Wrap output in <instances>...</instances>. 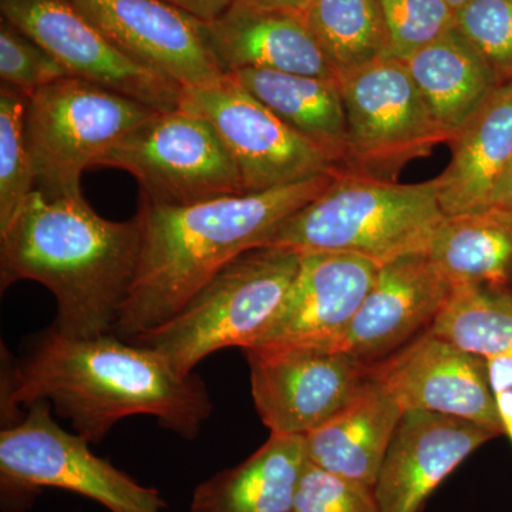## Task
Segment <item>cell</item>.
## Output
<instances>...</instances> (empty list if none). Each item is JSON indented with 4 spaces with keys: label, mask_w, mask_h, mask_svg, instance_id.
Returning <instances> with one entry per match:
<instances>
[{
    "label": "cell",
    "mask_w": 512,
    "mask_h": 512,
    "mask_svg": "<svg viewBox=\"0 0 512 512\" xmlns=\"http://www.w3.org/2000/svg\"><path fill=\"white\" fill-rule=\"evenodd\" d=\"M497 436L488 427L458 417L404 412L375 484L382 512H421L436 488Z\"/></svg>",
    "instance_id": "16"
},
{
    "label": "cell",
    "mask_w": 512,
    "mask_h": 512,
    "mask_svg": "<svg viewBox=\"0 0 512 512\" xmlns=\"http://www.w3.org/2000/svg\"><path fill=\"white\" fill-rule=\"evenodd\" d=\"M427 330L485 360L512 357V291L454 286L450 299Z\"/></svg>",
    "instance_id": "26"
},
{
    "label": "cell",
    "mask_w": 512,
    "mask_h": 512,
    "mask_svg": "<svg viewBox=\"0 0 512 512\" xmlns=\"http://www.w3.org/2000/svg\"><path fill=\"white\" fill-rule=\"evenodd\" d=\"M29 97L0 87V229L8 227L36 190L26 136Z\"/></svg>",
    "instance_id": "27"
},
{
    "label": "cell",
    "mask_w": 512,
    "mask_h": 512,
    "mask_svg": "<svg viewBox=\"0 0 512 512\" xmlns=\"http://www.w3.org/2000/svg\"><path fill=\"white\" fill-rule=\"evenodd\" d=\"M70 76L55 57L35 40L2 18L0 23V79L5 86L30 97L47 84Z\"/></svg>",
    "instance_id": "30"
},
{
    "label": "cell",
    "mask_w": 512,
    "mask_h": 512,
    "mask_svg": "<svg viewBox=\"0 0 512 512\" xmlns=\"http://www.w3.org/2000/svg\"><path fill=\"white\" fill-rule=\"evenodd\" d=\"M444 218L436 180L400 184L339 170L329 187L282 221L262 247L359 255L383 265L426 251Z\"/></svg>",
    "instance_id": "4"
},
{
    "label": "cell",
    "mask_w": 512,
    "mask_h": 512,
    "mask_svg": "<svg viewBox=\"0 0 512 512\" xmlns=\"http://www.w3.org/2000/svg\"><path fill=\"white\" fill-rule=\"evenodd\" d=\"M164 2L191 13L202 22H211L218 18L234 0H164Z\"/></svg>",
    "instance_id": "33"
},
{
    "label": "cell",
    "mask_w": 512,
    "mask_h": 512,
    "mask_svg": "<svg viewBox=\"0 0 512 512\" xmlns=\"http://www.w3.org/2000/svg\"><path fill=\"white\" fill-rule=\"evenodd\" d=\"M487 366L498 417L512 443V357H491Z\"/></svg>",
    "instance_id": "32"
},
{
    "label": "cell",
    "mask_w": 512,
    "mask_h": 512,
    "mask_svg": "<svg viewBox=\"0 0 512 512\" xmlns=\"http://www.w3.org/2000/svg\"><path fill=\"white\" fill-rule=\"evenodd\" d=\"M453 289L423 252L380 265L339 350L366 363L392 355L419 330L430 328Z\"/></svg>",
    "instance_id": "17"
},
{
    "label": "cell",
    "mask_w": 512,
    "mask_h": 512,
    "mask_svg": "<svg viewBox=\"0 0 512 512\" xmlns=\"http://www.w3.org/2000/svg\"><path fill=\"white\" fill-rule=\"evenodd\" d=\"M367 379L382 384L400 409L446 414L504 434L495 407L487 360L429 330L392 355L370 362Z\"/></svg>",
    "instance_id": "13"
},
{
    "label": "cell",
    "mask_w": 512,
    "mask_h": 512,
    "mask_svg": "<svg viewBox=\"0 0 512 512\" xmlns=\"http://www.w3.org/2000/svg\"><path fill=\"white\" fill-rule=\"evenodd\" d=\"M301 258L291 249H251L224 266L168 322L128 342L156 350L183 376L218 350L249 348L274 319Z\"/></svg>",
    "instance_id": "5"
},
{
    "label": "cell",
    "mask_w": 512,
    "mask_h": 512,
    "mask_svg": "<svg viewBox=\"0 0 512 512\" xmlns=\"http://www.w3.org/2000/svg\"><path fill=\"white\" fill-rule=\"evenodd\" d=\"M45 488L83 495L110 512H171L156 488L97 457L89 441L56 423L49 403L37 402L0 431L3 511L26 510Z\"/></svg>",
    "instance_id": "6"
},
{
    "label": "cell",
    "mask_w": 512,
    "mask_h": 512,
    "mask_svg": "<svg viewBox=\"0 0 512 512\" xmlns=\"http://www.w3.org/2000/svg\"><path fill=\"white\" fill-rule=\"evenodd\" d=\"M470 2V0H446L448 6L456 12L457 9H460L461 6L466 5V3Z\"/></svg>",
    "instance_id": "36"
},
{
    "label": "cell",
    "mask_w": 512,
    "mask_h": 512,
    "mask_svg": "<svg viewBox=\"0 0 512 512\" xmlns=\"http://www.w3.org/2000/svg\"><path fill=\"white\" fill-rule=\"evenodd\" d=\"M338 171L178 207L140 201V256L114 335L131 340L168 322L224 266L261 248L282 221L322 194Z\"/></svg>",
    "instance_id": "2"
},
{
    "label": "cell",
    "mask_w": 512,
    "mask_h": 512,
    "mask_svg": "<svg viewBox=\"0 0 512 512\" xmlns=\"http://www.w3.org/2000/svg\"><path fill=\"white\" fill-rule=\"evenodd\" d=\"M308 463L305 436L271 434L247 460L198 485L190 512H293Z\"/></svg>",
    "instance_id": "21"
},
{
    "label": "cell",
    "mask_w": 512,
    "mask_h": 512,
    "mask_svg": "<svg viewBox=\"0 0 512 512\" xmlns=\"http://www.w3.org/2000/svg\"><path fill=\"white\" fill-rule=\"evenodd\" d=\"M293 512H382L375 487L328 473L308 463Z\"/></svg>",
    "instance_id": "31"
},
{
    "label": "cell",
    "mask_w": 512,
    "mask_h": 512,
    "mask_svg": "<svg viewBox=\"0 0 512 512\" xmlns=\"http://www.w3.org/2000/svg\"><path fill=\"white\" fill-rule=\"evenodd\" d=\"M208 43L225 73L262 69L336 79L302 12L234 0L205 22Z\"/></svg>",
    "instance_id": "18"
},
{
    "label": "cell",
    "mask_w": 512,
    "mask_h": 512,
    "mask_svg": "<svg viewBox=\"0 0 512 512\" xmlns=\"http://www.w3.org/2000/svg\"><path fill=\"white\" fill-rule=\"evenodd\" d=\"M390 36V53L404 60L454 26L446 0H377Z\"/></svg>",
    "instance_id": "29"
},
{
    "label": "cell",
    "mask_w": 512,
    "mask_h": 512,
    "mask_svg": "<svg viewBox=\"0 0 512 512\" xmlns=\"http://www.w3.org/2000/svg\"><path fill=\"white\" fill-rule=\"evenodd\" d=\"M180 106L210 121L237 165L244 192H261L340 170L338 161L296 133L225 74L183 89Z\"/></svg>",
    "instance_id": "10"
},
{
    "label": "cell",
    "mask_w": 512,
    "mask_h": 512,
    "mask_svg": "<svg viewBox=\"0 0 512 512\" xmlns=\"http://www.w3.org/2000/svg\"><path fill=\"white\" fill-rule=\"evenodd\" d=\"M336 79L348 126L345 173L396 181L407 164L450 143L403 60L386 57Z\"/></svg>",
    "instance_id": "8"
},
{
    "label": "cell",
    "mask_w": 512,
    "mask_h": 512,
    "mask_svg": "<svg viewBox=\"0 0 512 512\" xmlns=\"http://www.w3.org/2000/svg\"><path fill=\"white\" fill-rule=\"evenodd\" d=\"M153 107L67 76L29 97L26 136L37 191L49 198L82 195L87 168L157 113Z\"/></svg>",
    "instance_id": "7"
},
{
    "label": "cell",
    "mask_w": 512,
    "mask_h": 512,
    "mask_svg": "<svg viewBox=\"0 0 512 512\" xmlns=\"http://www.w3.org/2000/svg\"><path fill=\"white\" fill-rule=\"evenodd\" d=\"M380 265L363 256L303 254L285 299L254 345L338 349ZM252 345V346H254Z\"/></svg>",
    "instance_id": "15"
},
{
    "label": "cell",
    "mask_w": 512,
    "mask_h": 512,
    "mask_svg": "<svg viewBox=\"0 0 512 512\" xmlns=\"http://www.w3.org/2000/svg\"><path fill=\"white\" fill-rule=\"evenodd\" d=\"M454 29L501 83L512 80V0H470L454 12Z\"/></svg>",
    "instance_id": "28"
},
{
    "label": "cell",
    "mask_w": 512,
    "mask_h": 512,
    "mask_svg": "<svg viewBox=\"0 0 512 512\" xmlns=\"http://www.w3.org/2000/svg\"><path fill=\"white\" fill-rule=\"evenodd\" d=\"M403 62L434 119L450 134L451 140L474 111L503 84L454 26Z\"/></svg>",
    "instance_id": "22"
},
{
    "label": "cell",
    "mask_w": 512,
    "mask_h": 512,
    "mask_svg": "<svg viewBox=\"0 0 512 512\" xmlns=\"http://www.w3.org/2000/svg\"><path fill=\"white\" fill-rule=\"evenodd\" d=\"M131 59L183 89L224 77L205 22L164 0H72Z\"/></svg>",
    "instance_id": "14"
},
{
    "label": "cell",
    "mask_w": 512,
    "mask_h": 512,
    "mask_svg": "<svg viewBox=\"0 0 512 512\" xmlns=\"http://www.w3.org/2000/svg\"><path fill=\"white\" fill-rule=\"evenodd\" d=\"M229 74L296 133L323 148L342 167L348 126L338 79L262 69Z\"/></svg>",
    "instance_id": "24"
},
{
    "label": "cell",
    "mask_w": 512,
    "mask_h": 512,
    "mask_svg": "<svg viewBox=\"0 0 512 512\" xmlns=\"http://www.w3.org/2000/svg\"><path fill=\"white\" fill-rule=\"evenodd\" d=\"M244 350L255 409L271 434L306 436L349 403L365 360L338 349L254 345Z\"/></svg>",
    "instance_id": "11"
},
{
    "label": "cell",
    "mask_w": 512,
    "mask_h": 512,
    "mask_svg": "<svg viewBox=\"0 0 512 512\" xmlns=\"http://www.w3.org/2000/svg\"><path fill=\"white\" fill-rule=\"evenodd\" d=\"M488 208H494V210L504 212L512 217V164L495 190L493 200Z\"/></svg>",
    "instance_id": "34"
},
{
    "label": "cell",
    "mask_w": 512,
    "mask_h": 512,
    "mask_svg": "<svg viewBox=\"0 0 512 512\" xmlns=\"http://www.w3.org/2000/svg\"><path fill=\"white\" fill-rule=\"evenodd\" d=\"M97 167L133 175L140 201L150 204L178 207L245 194L237 165L215 128L184 106L157 111L111 148Z\"/></svg>",
    "instance_id": "9"
},
{
    "label": "cell",
    "mask_w": 512,
    "mask_h": 512,
    "mask_svg": "<svg viewBox=\"0 0 512 512\" xmlns=\"http://www.w3.org/2000/svg\"><path fill=\"white\" fill-rule=\"evenodd\" d=\"M450 146V163L434 178L444 215L490 207L512 164V80L474 111Z\"/></svg>",
    "instance_id": "19"
},
{
    "label": "cell",
    "mask_w": 512,
    "mask_h": 512,
    "mask_svg": "<svg viewBox=\"0 0 512 512\" xmlns=\"http://www.w3.org/2000/svg\"><path fill=\"white\" fill-rule=\"evenodd\" d=\"M453 286L512 291V217L494 208L444 218L426 251Z\"/></svg>",
    "instance_id": "23"
},
{
    "label": "cell",
    "mask_w": 512,
    "mask_h": 512,
    "mask_svg": "<svg viewBox=\"0 0 512 512\" xmlns=\"http://www.w3.org/2000/svg\"><path fill=\"white\" fill-rule=\"evenodd\" d=\"M2 356L5 427L25 416L19 407L47 402L90 444H99L130 416L156 417L164 429L194 440L214 413L200 376L180 375L156 350L114 333L74 339L52 325L32 339L19 359Z\"/></svg>",
    "instance_id": "1"
},
{
    "label": "cell",
    "mask_w": 512,
    "mask_h": 512,
    "mask_svg": "<svg viewBox=\"0 0 512 512\" xmlns=\"http://www.w3.org/2000/svg\"><path fill=\"white\" fill-rule=\"evenodd\" d=\"M254 5L262 8L292 10V12H302L311 0H247Z\"/></svg>",
    "instance_id": "35"
},
{
    "label": "cell",
    "mask_w": 512,
    "mask_h": 512,
    "mask_svg": "<svg viewBox=\"0 0 512 512\" xmlns=\"http://www.w3.org/2000/svg\"><path fill=\"white\" fill-rule=\"evenodd\" d=\"M302 16L336 77L392 57L377 0H311Z\"/></svg>",
    "instance_id": "25"
},
{
    "label": "cell",
    "mask_w": 512,
    "mask_h": 512,
    "mask_svg": "<svg viewBox=\"0 0 512 512\" xmlns=\"http://www.w3.org/2000/svg\"><path fill=\"white\" fill-rule=\"evenodd\" d=\"M403 410L392 394L366 379L335 416L305 436L309 463L375 487Z\"/></svg>",
    "instance_id": "20"
},
{
    "label": "cell",
    "mask_w": 512,
    "mask_h": 512,
    "mask_svg": "<svg viewBox=\"0 0 512 512\" xmlns=\"http://www.w3.org/2000/svg\"><path fill=\"white\" fill-rule=\"evenodd\" d=\"M138 218L110 221L84 200L33 191L0 229L2 292L35 281L55 295L62 335L90 339L114 333L140 256Z\"/></svg>",
    "instance_id": "3"
},
{
    "label": "cell",
    "mask_w": 512,
    "mask_h": 512,
    "mask_svg": "<svg viewBox=\"0 0 512 512\" xmlns=\"http://www.w3.org/2000/svg\"><path fill=\"white\" fill-rule=\"evenodd\" d=\"M2 18L62 64L70 76L153 109H177L183 87L131 59L72 0H0Z\"/></svg>",
    "instance_id": "12"
}]
</instances>
